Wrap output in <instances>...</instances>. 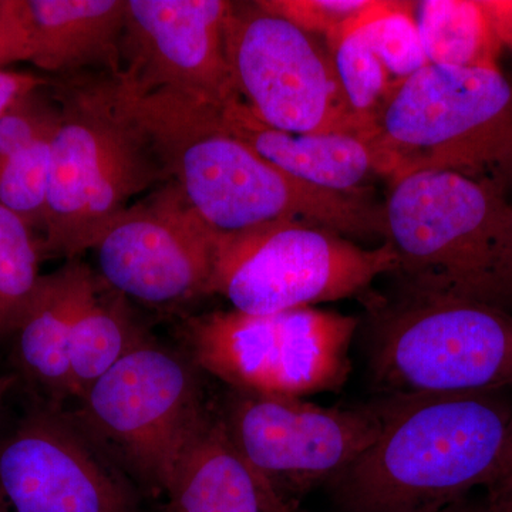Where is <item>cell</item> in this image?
Masks as SVG:
<instances>
[{"label":"cell","mask_w":512,"mask_h":512,"mask_svg":"<svg viewBox=\"0 0 512 512\" xmlns=\"http://www.w3.org/2000/svg\"><path fill=\"white\" fill-rule=\"evenodd\" d=\"M120 293L101 295L87 306L73 325L69 340L70 394L80 397L143 340Z\"/></svg>","instance_id":"ffe728a7"},{"label":"cell","mask_w":512,"mask_h":512,"mask_svg":"<svg viewBox=\"0 0 512 512\" xmlns=\"http://www.w3.org/2000/svg\"><path fill=\"white\" fill-rule=\"evenodd\" d=\"M30 62L73 76L90 67L121 74L126 0H20Z\"/></svg>","instance_id":"e0dca14e"},{"label":"cell","mask_w":512,"mask_h":512,"mask_svg":"<svg viewBox=\"0 0 512 512\" xmlns=\"http://www.w3.org/2000/svg\"><path fill=\"white\" fill-rule=\"evenodd\" d=\"M421 43L430 64L501 70V45L481 0L416 2Z\"/></svg>","instance_id":"d6986e66"},{"label":"cell","mask_w":512,"mask_h":512,"mask_svg":"<svg viewBox=\"0 0 512 512\" xmlns=\"http://www.w3.org/2000/svg\"><path fill=\"white\" fill-rule=\"evenodd\" d=\"M376 144L389 181L447 171L512 187V80L501 70L429 64L400 84L379 123Z\"/></svg>","instance_id":"5b68a950"},{"label":"cell","mask_w":512,"mask_h":512,"mask_svg":"<svg viewBox=\"0 0 512 512\" xmlns=\"http://www.w3.org/2000/svg\"><path fill=\"white\" fill-rule=\"evenodd\" d=\"M2 497H3V495H2V493H0V512H3V501H2L3 498Z\"/></svg>","instance_id":"1f68e13d"},{"label":"cell","mask_w":512,"mask_h":512,"mask_svg":"<svg viewBox=\"0 0 512 512\" xmlns=\"http://www.w3.org/2000/svg\"><path fill=\"white\" fill-rule=\"evenodd\" d=\"M394 269L387 242L366 249L328 229L282 222L220 237L214 293L234 311L268 315L363 295Z\"/></svg>","instance_id":"9c48e42d"},{"label":"cell","mask_w":512,"mask_h":512,"mask_svg":"<svg viewBox=\"0 0 512 512\" xmlns=\"http://www.w3.org/2000/svg\"><path fill=\"white\" fill-rule=\"evenodd\" d=\"M437 512H491L485 494L481 498L467 497L457 503L448 505L443 510Z\"/></svg>","instance_id":"4dcf8cb0"},{"label":"cell","mask_w":512,"mask_h":512,"mask_svg":"<svg viewBox=\"0 0 512 512\" xmlns=\"http://www.w3.org/2000/svg\"><path fill=\"white\" fill-rule=\"evenodd\" d=\"M225 47L239 97L256 119L293 134L345 133L376 140L350 109L326 43L255 2H232Z\"/></svg>","instance_id":"30bf717a"},{"label":"cell","mask_w":512,"mask_h":512,"mask_svg":"<svg viewBox=\"0 0 512 512\" xmlns=\"http://www.w3.org/2000/svg\"><path fill=\"white\" fill-rule=\"evenodd\" d=\"M46 86L23 94L0 116V164L42 138L55 134L60 107Z\"/></svg>","instance_id":"d4e9b609"},{"label":"cell","mask_w":512,"mask_h":512,"mask_svg":"<svg viewBox=\"0 0 512 512\" xmlns=\"http://www.w3.org/2000/svg\"><path fill=\"white\" fill-rule=\"evenodd\" d=\"M481 5L501 45L512 52V0H481Z\"/></svg>","instance_id":"f1b7e54d"},{"label":"cell","mask_w":512,"mask_h":512,"mask_svg":"<svg viewBox=\"0 0 512 512\" xmlns=\"http://www.w3.org/2000/svg\"><path fill=\"white\" fill-rule=\"evenodd\" d=\"M372 3L373 0H258L255 5L309 35L326 39Z\"/></svg>","instance_id":"484cf974"},{"label":"cell","mask_w":512,"mask_h":512,"mask_svg":"<svg viewBox=\"0 0 512 512\" xmlns=\"http://www.w3.org/2000/svg\"><path fill=\"white\" fill-rule=\"evenodd\" d=\"M491 512H512V466L493 487L485 490Z\"/></svg>","instance_id":"f546056e"},{"label":"cell","mask_w":512,"mask_h":512,"mask_svg":"<svg viewBox=\"0 0 512 512\" xmlns=\"http://www.w3.org/2000/svg\"><path fill=\"white\" fill-rule=\"evenodd\" d=\"M232 2L126 0L120 80L224 110L239 100L225 47Z\"/></svg>","instance_id":"4fadbf2b"},{"label":"cell","mask_w":512,"mask_h":512,"mask_svg":"<svg viewBox=\"0 0 512 512\" xmlns=\"http://www.w3.org/2000/svg\"><path fill=\"white\" fill-rule=\"evenodd\" d=\"M79 399L74 420L156 494H164L181 448L207 412L190 363L148 339Z\"/></svg>","instance_id":"ba28073f"},{"label":"cell","mask_w":512,"mask_h":512,"mask_svg":"<svg viewBox=\"0 0 512 512\" xmlns=\"http://www.w3.org/2000/svg\"><path fill=\"white\" fill-rule=\"evenodd\" d=\"M119 76L79 73L53 84L60 117L43 229L47 254L77 259L94 248L130 200L170 180Z\"/></svg>","instance_id":"3957f363"},{"label":"cell","mask_w":512,"mask_h":512,"mask_svg":"<svg viewBox=\"0 0 512 512\" xmlns=\"http://www.w3.org/2000/svg\"><path fill=\"white\" fill-rule=\"evenodd\" d=\"M359 319L312 306L249 315L215 311L188 319L194 362L238 392L298 397L348 380Z\"/></svg>","instance_id":"52a82bcc"},{"label":"cell","mask_w":512,"mask_h":512,"mask_svg":"<svg viewBox=\"0 0 512 512\" xmlns=\"http://www.w3.org/2000/svg\"><path fill=\"white\" fill-rule=\"evenodd\" d=\"M362 13L326 37L325 43L350 109L379 133L383 111L400 86L373 49L363 28Z\"/></svg>","instance_id":"44dd1931"},{"label":"cell","mask_w":512,"mask_h":512,"mask_svg":"<svg viewBox=\"0 0 512 512\" xmlns=\"http://www.w3.org/2000/svg\"><path fill=\"white\" fill-rule=\"evenodd\" d=\"M100 292L92 269L72 259L40 276L36 291L16 325V356L23 373L55 400L70 394L69 340L80 313Z\"/></svg>","instance_id":"ac0fdd59"},{"label":"cell","mask_w":512,"mask_h":512,"mask_svg":"<svg viewBox=\"0 0 512 512\" xmlns=\"http://www.w3.org/2000/svg\"><path fill=\"white\" fill-rule=\"evenodd\" d=\"M120 86L150 134L168 178L218 237L282 222L342 237H383V204L369 192H336L303 183L232 136L221 110L177 94L136 93Z\"/></svg>","instance_id":"6da1fadb"},{"label":"cell","mask_w":512,"mask_h":512,"mask_svg":"<svg viewBox=\"0 0 512 512\" xmlns=\"http://www.w3.org/2000/svg\"><path fill=\"white\" fill-rule=\"evenodd\" d=\"M222 121L239 138L279 170L313 187L336 192L367 191L372 177H386L376 140L355 134H293L256 119L241 99L222 110Z\"/></svg>","instance_id":"2e32d148"},{"label":"cell","mask_w":512,"mask_h":512,"mask_svg":"<svg viewBox=\"0 0 512 512\" xmlns=\"http://www.w3.org/2000/svg\"><path fill=\"white\" fill-rule=\"evenodd\" d=\"M222 419L249 463L295 500L332 483L372 446L382 430V407L379 399L339 409L232 390Z\"/></svg>","instance_id":"8fae6325"},{"label":"cell","mask_w":512,"mask_h":512,"mask_svg":"<svg viewBox=\"0 0 512 512\" xmlns=\"http://www.w3.org/2000/svg\"><path fill=\"white\" fill-rule=\"evenodd\" d=\"M367 372L383 396L512 387V313L443 296L373 303Z\"/></svg>","instance_id":"8992f818"},{"label":"cell","mask_w":512,"mask_h":512,"mask_svg":"<svg viewBox=\"0 0 512 512\" xmlns=\"http://www.w3.org/2000/svg\"><path fill=\"white\" fill-rule=\"evenodd\" d=\"M52 138H42L0 164V205L18 215L33 231L45 229Z\"/></svg>","instance_id":"cb8c5ba5"},{"label":"cell","mask_w":512,"mask_h":512,"mask_svg":"<svg viewBox=\"0 0 512 512\" xmlns=\"http://www.w3.org/2000/svg\"><path fill=\"white\" fill-rule=\"evenodd\" d=\"M164 494L165 512H298L238 450L222 416L208 410L181 448Z\"/></svg>","instance_id":"9a60e30c"},{"label":"cell","mask_w":512,"mask_h":512,"mask_svg":"<svg viewBox=\"0 0 512 512\" xmlns=\"http://www.w3.org/2000/svg\"><path fill=\"white\" fill-rule=\"evenodd\" d=\"M0 493L15 512H140L117 464L53 406L33 410L0 444Z\"/></svg>","instance_id":"5bb4252c"},{"label":"cell","mask_w":512,"mask_h":512,"mask_svg":"<svg viewBox=\"0 0 512 512\" xmlns=\"http://www.w3.org/2000/svg\"><path fill=\"white\" fill-rule=\"evenodd\" d=\"M384 242L399 293L484 303L512 313V204L493 185L447 171L390 181Z\"/></svg>","instance_id":"277c9868"},{"label":"cell","mask_w":512,"mask_h":512,"mask_svg":"<svg viewBox=\"0 0 512 512\" xmlns=\"http://www.w3.org/2000/svg\"><path fill=\"white\" fill-rule=\"evenodd\" d=\"M43 86H49L46 77L0 69V116L20 96Z\"/></svg>","instance_id":"83f0119b"},{"label":"cell","mask_w":512,"mask_h":512,"mask_svg":"<svg viewBox=\"0 0 512 512\" xmlns=\"http://www.w3.org/2000/svg\"><path fill=\"white\" fill-rule=\"evenodd\" d=\"M218 247L220 237L170 180L111 222L93 249L114 292L171 305L214 293Z\"/></svg>","instance_id":"7c38bea8"},{"label":"cell","mask_w":512,"mask_h":512,"mask_svg":"<svg viewBox=\"0 0 512 512\" xmlns=\"http://www.w3.org/2000/svg\"><path fill=\"white\" fill-rule=\"evenodd\" d=\"M33 229L0 205V336L13 333L39 284Z\"/></svg>","instance_id":"7402d4cb"},{"label":"cell","mask_w":512,"mask_h":512,"mask_svg":"<svg viewBox=\"0 0 512 512\" xmlns=\"http://www.w3.org/2000/svg\"><path fill=\"white\" fill-rule=\"evenodd\" d=\"M32 45L20 0H0V69L6 64L30 62Z\"/></svg>","instance_id":"4316f807"},{"label":"cell","mask_w":512,"mask_h":512,"mask_svg":"<svg viewBox=\"0 0 512 512\" xmlns=\"http://www.w3.org/2000/svg\"><path fill=\"white\" fill-rule=\"evenodd\" d=\"M363 28L373 49L397 86L430 62L416 20V2L373 0L362 13Z\"/></svg>","instance_id":"603a6c76"},{"label":"cell","mask_w":512,"mask_h":512,"mask_svg":"<svg viewBox=\"0 0 512 512\" xmlns=\"http://www.w3.org/2000/svg\"><path fill=\"white\" fill-rule=\"evenodd\" d=\"M382 430L328 484L342 512H437L512 466V402L501 392L392 394Z\"/></svg>","instance_id":"7a4b0ae2"}]
</instances>
